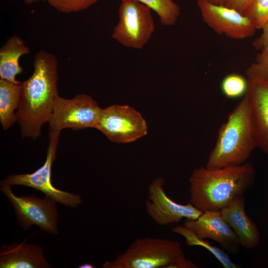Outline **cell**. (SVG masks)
Returning a JSON list of instances; mask_svg holds the SVG:
<instances>
[{
	"label": "cell",
	"instance_id": "obj_1",
	"mask_svg": "<svg viewBox=\"0 0 268 268\" xmlns=\"http://www.w3.org/2000/svg\"><path fill=\"white\" fill-rule=\"evenodd\" d=\"M32 75L21 83V96L16 112L22 138L36 139L48 122L58 91V62L52 54L39 51L33 60Z\"/></svg>",
	"mask_w": 268,
	"mask_h": 268
},
{
	"label": "cell",
	"instance_id": "obj_2",
	"mask_svg": "<svg viewBox=\"0 0 268 268\" xmlns=\"http://www.w3.org/2000/svg\"><path fill=\"white\" fill-rule=\"evenodd\" d=\"M255 177L250 163L218 169L196 168L189 179L190 202L202 212L221 211L252 187Z\"/></svg>",
	"mask_w": 268,
	"mask_h": 268
},
{
	"label": "cell",
	"instance_id": "obj_3",
	"mask_svg": "<svg viewBox=\"0 0 268 268\" xmlns=\"http://www.w3.org/2000/svg\"><path fill=\"white\" fill-rule=\"evenodd\" d=\"M257 147L245 94L219 129L205 167L218 169L243 164Z\"/></svg>",
	"mask_w": 268,
	"mask_h": 268
},
{
	"label": "cell",
	"instance_id": "obj_4",
	"mask_svg": "<svg viewBox=\"0 0 268 268\" xmlns=\"http://www.w3.org/2000/svg\"><path fill=\"white\" fill-rule=\"evenodd\" d=\"M193 263L185 257L179 242L145 237L135 240L123 253L103 268H191Z\"/></svg>",
	"mask_w": 268,
	"mask_h": 268
},
{
	"label": "cell",
	"instance_id": "obj_5",
	"mask_svg": "<svg viewBox=\"0 0 268 268\" xmlns=\"http://www.w3.org/2000/svg\"><path fill=\"white\" fill-rule=\"evenodd\" d=\"M11 186L0 181V190L12 204L20 226L28 231L35 225L46 232L58 235L57 202L47 195L43 198L34 195L16 196Z\"/></svg>",
	"mask_w": 268,
	"mask_h": 268
},
{
	"label": "cell",
	"instance_id": "obj_6",
	"mask_svg": "<svg viewBox=\"0 0 268 268\" xmlns=\"http://www.w3.org/2000/svg\"><path fill=\"white\" fill-rule=\"evenodd\" d=\"M151 9L136 0H121L119 19L112 37L123 46L142 49L155 30Z\"/></svg>",
	"mask_w": 268,
	"mask_h": 268
},
{
	"label": "cell",
	"instance_id": "obj_7",
	"mask_svg": "<svg viewBox=\"0 0 268 268\" xmlns=\"http://www.w3.org/2000/svg\"><path fill=\"white\" fill-rule=\"evenodd\" d=\"M60 132L50 130L46 159L40 168L31 174H10L2 181L11 186L22 185L34 188L60 204L75 208L82 203L81 196L57 189L51 181L52 166L56 159Z\"/></svg>",
	"mask_w": 268,
	"mask_h": 268
},
{
	"label": "cell",
	"instance_id": "obj_8",
	"mask_svg": "<svg viewBox=\"0 0 268 268\" xmlns=\"http://www.w3.org/2000/svg\"><path fill=\"white\" fill-rule=\"evenodd\" d=\"M101 109L90 96L79 94L72 99L56 97L49 119L50 130H79L96 126Z\"/></svg>",
	"mask_w": 268,
	"mask_h": 268
},
{
	"label": "cell",
	"instance_id": "obj_9",
	"mask_svg": "<svg viewBox=\"0 0 268 268\" xmlns=\"http://www.w3.org/2000/svg\"><path fill=\"white\" fill-rule=\"evenodd\" d=\"M95 128L116 143L134 141L147 132L141 114L127 105H114L102 109Z\"/></svg>",
	"mask_w": 268,
	"mask_h": 268
},
{
	"label": "cell",
	"instance_id": "obj_10",
	"mask_svg": "<svg viewBox=\"0 0 268 268\" xmlns=\"http://www.w3.org/2000/svg\"><path fill=\"white\" fill-rule=\"evenodd\" d=\"M164 184L162 178H155L148 187L145 201L146 213L157 224L166 226L178 223L183 218L196 219L203 213L190 201L181 204L173 201L166 194Z\"/></svg>",
	"mask_w": 268,
	"mask_h": 268
},
{
	"label": "cell",
	"instance_id": "obj_11",
	"mask_svg": "<svg viewBox=\"0 0 268 268\" xmlns=\"http://www.w3.org/2000/svg\"><path fill=\"white\" fill-rule=\"evenodd\" d=\"M197 3L203 21L216 33L237 40L254 35L257 29L250 20L235 9L207 0Z\"/></svg>",
	"mask_w": 268,
	"mask_h": 268
},
{
	"label": "cell",
	"instance_id": "obj_12",
	"mask_svg": "<svg viewBox=\"0 0 268 268\" xmlns=\"http://www.w3.org/2000/svg\"><path fill=\"white\" fill-rule=\"evenodd\" d=\"M184 225L202 239L209 238L231 254H237L241 246L236 234L220 211H206L197 219H186Z\"/></svg>",
	"mask_w": 268,
	"mask_h": 268
},
{
	"label": "cell",
	"instance_id": "obj_13",
	"mask_svg": "<svg viewBox=\"0 0 268 268\" xmlns=\"http://www.w3.org/2000/svg\"><path fill=\"white\" fill-rule=\"evenodd\" d=\"M246 93L257 147L268 155V85L248 79Z\"/></svg>",
	"mask_w": 268,
	"mask_h": 268
},
{
	"label": "cell",
	"instance_id": "obj_14",
	"mask_svg": "<svg viewBox=\"0 0 268 268\" xmlns=\"http://www.w3.org/2000/svg\"><path fill=\"white\" fill-rule=\"evenodd\" d=\"M245 208V198L243 195L239 196L220 212L236 234L240 245L246 249H253L259 244V231Z\"/></svg>",
	"mask_w": 268,
	"mask_h": 268
},
{
	"label": "cell",
	"instance_id": "obj_15",
	"mask_svg": "<svg viewBox=\"0 0 268 268\" xmlns=\"http://www.w3.org/2000/svg\"><path fill=\"white\" fill-rule=\"evenodd\" d=\"M14 242L2 245L0 249V268H51V265L37 244Z\"/></svg>",
	"mask_w": 268,
	"mask_h": 268
},
{
	"label": "cell",
	"instance_id": "obj_16",
	"mask_svg": "<svg viewBox=\"0 0 268 268\" xmlns=\"http://www.w3.org/2000/svg\"><path fill=\"white\" fill-rule=\"evenodd\" d=\"M29 54V48L21 37L16 35L10 37L0 49V78L20 84L21 82L16 79V76L23 71L19 59Z\"/></svg>",
	"mask_w": 268,
	"mask_h": 268
},
{
	"label": "cell",
	"instance_id": "obj_17",
	"mask_svg": "<svg viewBox=\"0 0 268 268\" xmlns=\"http://www.w3.org/2000/svg\"><path fill=\"white\" fill-rule=\"evenodd\" d=\"M21 96V83L0 79V122L3 130H7L17 121L14 111L19 106Z\"/></svg>",
	"mask_w": 268,
	"mask_h": 268
},
{
	"label": "cell",
	"instance_id": "obj_18",
	"mask_svg": "<svg viewBox=\"0 0 268 268\" xmlns=\"http://www.w3.org/2000/svg\"><path fill=\"white\" fill-rule=\"evenodd\" d=\"M173 232L183 236L188 246H199L209 251L224 268H237L240 267L233 262L229 256L222 250L214 246L198 236L191 229L184 226H176L172 229Z\"/></svg>",
	"mask_w": 268,
	"mask_h": 268
},
{
	"label": "cell",
	"instance_id": "obj_19",
	"mask_svg": "<svg viewBox=\"0 0 268 268\" xmlns=\"http://www.w3.org/2000/svg\"><path fill=\"white\" fill-rule=\"evenodd\" d=\"M149 7L158 15L164 26H174L180 15V8L173 0H136Z\"/></svg>",
	"mask_w": 268,
	"mask_h": 268
},
{
	"label": "cell",
	"instance_id": "obj_20",
	"mask_svg": "<svg viewBox=\"0 0 268 268\" xmlns=\"http://www.w3.org/2000/svg\"><path fill=\"white\" fill-rule=\"evenodd\" d=\"M248 79L268 85V48L259 51L255 61L246 70Z\"/></svg>",
	"mask_w": 268,
	"mask_h": 268
},
{
	"label": "cell",
	"instance_id": "obj_21",
	"mask_svg": "<svg viewBox=\"0 0 268 268\" xmlns=\"http://www.w3.org/2000/svg\"><path fill=\"white\" fill-rule=\"evenodd\" d=\"M248 79L236 73L230 74L223 79L221 90L228 98H235L245 94L248 89Z\"/></svg>",
	"mask_w": 268,
	"mask_h": 268
},
{
	"label": "cell",
	"instance_id": "obj_22",
	"mask_svg": "<svg viewBox=\"0 0 268 268\" xmlns=\"http://www.w3.org/2000/svg\"><path fill=\"white\" fill-rule=\"evenodd\" d=\"M245 16L257 30L261 29L268 20V0H253Z\"/></svg>",
	"mask_w": 268,
	"mask_h": 268
},
{
	"label": "cell",
	"instance_id": "obj_23",
	"mask_svg": "<svg viewBox=\"0 0 268 268\" xmlns=\"http://www.w3.org/2000/svg\"><path fill=\"white\" fill-rule=\"evenodd\" d=\"M98 0H46L56 10L62 13H70L85 10Z\"/></svg>",
	"mask_w": 268,
	"mask_h": 268
},
{
	"label": "cell",
	"instance_id": "obj_24",
	"mask_svg": "<svg viewBox=\"0 0 268 268\" xmlns=\"http://www.w3.org/2000/svg\"><path fill=\"white\" fill-rule=\"evenodd\" d=\"M261 29V35L253 42V46L258 51L268 48V20Z\"/></svg>",
	"mask_w": 268,
	"mask_h": 268
},
{
	"label": "cell",
	"instance_id": "obj_25",
	"mask_svg": "<svg viewBox=\"0 0 268 268\" xmlns=\"http://www.w3.org/2000/svg\"><path fill=\"white\" fill-rule=\"evenodd\" d=\"M253 0H229L225 6L235 9L244 15L248 11Z\"/></svg>",
	"mask_w": 268,
	"mask_h": 268
},
{
	"label": "cell",
	"instance_id": "obj_26",
	"mask_svg": "<svg viewBox=\"0 0 268 268\" xmlns=\"http://www.w3.org/2000/svg\"><path fill=\"white\" fill-rule=\"evenodd\" d=\"M210 3L218 5H225L229 0H207Z\"/></svg>",
	"mask_w": 268,
	"mask_h": 268
},
{
	"label": "cell",
	"instance_id": "obj_27",
	"mask_svg": "<svg viewBox=\"0 0 268 268\" xmlns=\"http://www.w3.org/2000/svg\"><path fill=\"white\" fill-rule=\"evenodd\" d=\"M94 267L90 264H84L78 267V268H93Z\"/></svg>",
	"mask_w": 268,
	"mask_h": 268
},
{
	"label": "cell",
	"instance_id": "obj_28",
	"mask_svg": "<svg viewBox=\"0 0 268 268\" xmlns=\"http://www.w3.org/2000/svg\"><path fill=\"white\" fill-rule=\"evenodd\" d=\"M23 0L25 2L27 3H29V4H30L35 2L39 1H42V0L46 1V0Z\"/></svg>",
	"mask_w": 268,
	"mask_h": 268
}]
</instances>
